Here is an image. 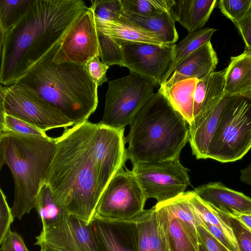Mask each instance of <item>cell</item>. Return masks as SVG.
<instances>
[{
  "label": "cell",
  "instance_id": "obj_1",
  "mask_svg": "<svg viewBox=\"0 0 251 251\" xmlns=\"http://www.w3.org/2000/svg\"><path fill=\"white\" fill-rule=\"evenodd\" d=\"M88 8L82 0H33L13 28L0 30V84H14L62 41Z\"/></svg>",
  "mask_w": 251,
  "mask_h": 251
},
{
  "label": "cell",
  "instance_id": "obj_2",
  "mask_svg": "<svg viewBox=\"0 0 251 251\" xmlns=\"http://www.w3.org/2000/svg\"><path fill=\"white\" fill-rule=\"evenodd\" d=\"M97 126L87 120L65 128L56 138L45 180L56 204L88 224L94 219L103 193L92 156Z\"/></svg>",
  "mask_w": 251,
  "mask_h": 251
},
{
  "label": "cell",
  "instance_id": "obj_3",
  "mask_svg": "<svg viewBox=\"0 0 251 251\" xmlns=\"http://www.w3.org/2000/svg\"><path fill=\"white\" fill-rule=\"evenodd\" d=\"M59 43L16 83L37 93L74 126L87 121L95 111L98 86L85 65L53 61Z\"/></svg>",
  "mask_w": 251,
  "mask_h": 251
},
{
  "label": "cell",
  "instance_id": "obj_4",
  "mask_svg": "<svg viewBox=\"0 0 251 251\" xmlns=\"http://www.w3.org/2000/svg\"><path fill=\"white\" fill-rule=\"evenodd\" d=\"M125 138L133 165L176 161L189 142V125L157 92L136 114Z\"/></svg>",
  "mask_w": 251,
  "mask_h": 251
},
{
  "label": "cell",
  "instance_id": "obj_5",
  "mask_svg": "<svg viewBox=\"0 0 251 251\" xmlns=\"http://www.w3.org/2000/svg\"><path fill=\"white\" fill-rule=\"evenodd\" d=\"M56 138L0 134V168L6 165L14 182L15 218L21 220L34 208L38 194L45 180L55 149Z\"/></svg>",
  "mask_w": 251,
  "mask_h": 251
},
{
  "label": "cell",
  "instance_id": "obj_6",
  "mask_svg": "<svg viewBox=\"0 0 251 251\" xmlns=\"http://www.w3.org/2000/svg\"><path fill=\"white\" fill-rule=\"evenodd\" d=\"M101 61L118 65L161 85L173 61L175 44L157 45L109 37L98 30Z\"/></svg>",
  "mask_w": 251,
  "mask_h": 251
},
{
  "label": "cell",
  "instance_id": "obj_7",
  "mask_svg": "<svg viewBox=\"0 0 251 251\" xmlns=\"http://www.w3.org/2000/svg\"><path fill=\"white\" fill-rule=\"evenodd\" d=\"M251 149V97L229 96L211 141L208 158L241 159Z\"/></svg>",
  "mask_w": 251,
  "mask_h": 251
},
{
  "label": "cell",
  "instance_id": "obj_8",
  "mask_svg": "<svg viewBox=\"0 0 251 251\" xmlns=\"http://www.w3.org/2000/svg\"><path fill=\"white\" fill-rule=\"evenodd\" d=\"M155 86L151 81L131 72L108 81L104 113L99 124L116 129L130 125L154 94Z\"/></svg>",
  "mask_w": 251,
  "mask_h": 251
},
{
  "label": "cell",
  "instance_id": "obj_9",
  "mask_svg": "<svg viewBox=\"0 0 251 251\" xmlns=\"http://www.w3.org/2000/svg\"><path fill=\"white\" fill-rule=\"evenodd\" d=\"M0 113L16 117L44 132L73 126L58 111L23 84L0 85Z\"/></svg>",
  "mask_w": 251,
  "mask_h": 251
},
{
  "label": "cell",
  "instance_id": "obj_10",
  "mask_svg": "<svg viewBox=\"0 0 251 251\" xmlns=\"http://www.w3.org/2000/svg\"><path fill=\"white\" fill-rule=\"evenodd\" d=\"M121 168L103 192L94 219L106 221L131 220L144 211L147 200L132 170Z\"/></svg>",
  "mask_w": 251,
  "mask_h": 251
},
{
  "label": "cell",
  "instance_id": "obj_11",
  "mask_svg": "<svg viewBox=\"0 0 251 251\" xmlns=\"http://www.w3.org/2000/svg\"><path fill=\"white\" fill-rule=\"evenodd\" d=\"M132 170L146 198L155 199L157 203L177 197L190 184L189 170L179 160L134 165Z\"/></svg>",
  "mask_w": 251,
  "mask_h": 251
},
{
  "label": "cell",
  "instance_id": "obj_12",
  "mask_svg": "<svg viewBox=\"0 0 251 251\" xmlns=\"http://www.w3.org/2000/svg\"><path fill=\"white\" fill-rule=\"evenodd\" d=\"M96 56L100 57L98 29L89 7L79 15L59 44L53 61L85 65Z\"/></svg>",
  "mask_w": 251,
  "mask_h": 251
},
{
  "label": "cell",
  "instance_id": "obj_13",
  "mask_svg": "<svg viewBox=\"0 0 251 251\" xmlns=\"http://www.w3.org/2000/svg\"><path fill=\"white\" fill-rule=\"evenodd\" d=\"M35 245L56 251H100L91 224L67 213L59 222L42 227Z\"/></svg>",
  "mask_w": 251,
  "mask_h": 251
},
{
  "label": "cell",
  "instance_id": "obj_14",
  "mask_svg": "<svg viewBox=\"0 0 251 251\" xmlns=\"http://www.w3.org/2000/svg\"><path fill=\"white\" fill-rule=\"evenodd\" d=\"M124 129L97 124L92 140V156L103 192L127 160Z\"/></svg>",
  "mask_w": 251,
  "mask_h": 251
},
{
  "label": "cell",
  "instance_id": "obj_15",
  "mask_svg": "<svg viewBox=\"0 0 251 251\" xmlns=\"http://www.w3.org/2000/svg\"><path fill=\"white\" fill-rule=\"evenodd\" d=\"M100 251H138V232L134 219L91 223Z\"/></svg>",
  "mask_w": 251,
  "mask_h": 251
},
{
  "label": "cell",
  "instance_id": "obj_16",
  "mask_svg": "<svg viewBox=\"0 0 251 251\" xmlns=\"http://www.w3.org/2000/svg\"><path fill=\"white\" fill-rule=\"evenodd\" d=\"M229 96L202 109L189 125V142L198 159H208L209 147Z\"/></svg>",
  "mask_w": 251,
  "mask_h": 251
},
{
  "label": "cell",
  "instance_id": "obj_17",
  "mask_svg": "<svg viewBox=\"0 0 251 251\" xmlns=\"http://www.w3.org/2000/svg\"><path fill=\"white\" fill-rule=\"evenodd\" d=\"M218 62L217 53L210 41L188 56L160 86L169 87L187 78L201 79L215 72Z\"/></svg>",
  "mask_w": 251,
  "mask_h": 251
},
{
  "label": "cell",
  "instance_id": "obj_18",
  "mask_svg": "<svg viewBox=\"0 0 251 251\" xmlns=\"http://www.w3.org/2000/svg\"><path fill=\"white\" fill-rule=\"evenodd\" d=\"M155 206L157 222L169 251H199L198 236L162 203Z\"/></svg>",
  "mask_w": 251,
  "mask_h": 251
},
{
  "label": "cell",
  "instance_id": "obj_19",
  "mask_svg": "<svg viewBox=\"0 0 251 251\" xmlns=\"http://www.w3.org/2000/svg\"><path fill=\"white\" fill-rule=\"evenodd\" d=\"M194 192L217 210L226 213L233 211L251 213V198L243 193L227 187L221 182H209Z\"/></svg>",
  "mask_w": 251,
  "mask_h": 251
},
{
  "label": "cell",
  "instance_id": "obj_20",
  "mask_svg": "<svg viewBox=\"0 0 251 251\" xmlns=\"http://www.w3.org/2000/svg\"><path fill=\"white\" fill-rule=\"evenodd\" d=\"M217 0H173L170 14L189 32L202 28L215 7Z\"/></svg>",
  "mask_w": 251,
  "mask_h": 251
},
{
  "label": "cell",
  "instance_id": "obj_21",
  "mask_svg": "<svg viewBox=\"0 0 251 251\" xmlns=\"http://www.w3.org/2000/svg\"><path fill=\"white\" fill-rule=\"evenodd\" d=\"M226 69L225 95L251 97V50L231 57Z\"/></svg>",
  "mask_w": 251,
  "mask_h": 251
},
{
  "label": "cell",
  "instance_id": "obj_22",
  "mask_svg": "<svg viewBox=\"0 0 251 251\" xmlns=\"http://www.w3.org/2000/svg\"><path fill=\"white\" fill-rule=\"evenodd\" d=\"M120 19L154 33L165 45L174 44L178 39L175 21L169 13L148 16L123 13Z\"/></svg>",
  "mask_w": 251,
  "mask_h": 251
},
{
  "label": "cell",
  "instance_id": "obj_23",
  "mask_svg": "<svg viewBox=\"0 0 251 251\" xmlns=\"http://www.w3.org/2000/svg\"><path fill=\"white\" fill-rule=\"evenodd\" d=\"M138 232V251H169L159 228L155 205L134 219Z\"/></svg>",
  "mask_w": 251,
  "mask_h": 251
},
{
  "label": "cell",
  "instance_id": "obj_24",
  "mask_svg": "<svg viewBox=\"0 0 251 251\" xmlns=\"http://www.w3.org/2000/svg\"><path fill=\"white\" fill-rule=\"evenodd\" d=\"M198 81L195 78L185 79L169 87L160 86L158 90L172 107L186 120L189 125L194 118V93Z\"/></svg>",
  "mask_w": 251,
  "mask_h": 251
},
{
  "label": "cell",
  "instance_id": "obj_25",
  "mask_svg": "<svg viewBox=\"0 0 251 251\" xmlns=\"http://www.w3.org/2000/svg\"><path fill=\"white\" fill-rule=\"evenodd\" d=\"M226 72V69L215 71L199 80L194 93V118L202 109L218 102L225 96Z\"/></svg>",
  "mask_w": 251,
  "mask_h": 251
},
{
  "label": "cell",
  "instance_id": "obj_26",
  "mask_svg": "<svg viewBox=\"0 0 251 251\" xmlns=\"http://www.w3.org/2000/svg\"><path fill=\"white\" fill-rule=\"evenodd\" d=\"M94 18L97 28L109 37L132 42L165 45L154 33L139 28L124 20L101 21Z\"/></svg>",
  "mask_w": 251,
  "mask_h": 251
},
{
  "label": "cell",
  "instance_id": "obj_27",
  "mask_svg": "<svg viewBox=\"0 0 251 251\" xmlns=\"http://www.w3.org/2000/svg\"><path fill=\"white\" fill-rule=\"evenodd\" d=\"M189 200L201 225L206 223L219 228L239 251L233 230L225 214L213 207L193 191H188Z\"/></svg>",
  "mask_w": 251,
  "mask_h": 251
},
{
  "label": "cell",
  "instance_id": "obj_28",
  "mask_svg": "<svg viewBox=\"0 0 251 251\" xmlns=\"http://www.w3.org/2000/svg\"><path fill=\"white\" fill-rule=\"evenodd\" d=\"M213 28L206 27L189 32L178 44H175L173 62L167 72L164 83L170 77L175 69L192 52L210 41L216 31Z\"/></svg>",
  "mask_w": 251,
  "mask_h": 251
},
{
  "label": "cell",
  "instance_id": "obj_29",
  "mask_svg": "<svg viewBox=\"0 0 251 251\" xmlns=\"http://www.w3.org/2000/svg\"><path fill=\"white\" fill-rule=\"evenodd\" d=\"M34 208L41 219L42 227L56 224L68 213L55 202L46 183L42 185L38 194Z\"/></svg>",
  "mask_w": 251,
  "mask_h": 251
},
{
  "label": "cell",
  "instance_id": "obj_30",
  "mask_svg": "<svg viewBox=\"0 0 251 251\" xmlns=\"http://www.w3.org/2000/svg\"><path fill=\"white\" fill-rule=\"evenodd\" d=\"M162 203L173 216L181 220L198 236L197 227L201 224L190 204L188 191Z\"/></svg>",
  "mask_w": 251,
  "mask_h": 251
},
{
  "label": "cell",
  "instance_id": "obj_31",
  "mask_svg": "<svg viewBox=\"0 0 251 251\" xmlns=\"http://www.w3.org/2000/svg\"><path fill=\"white\" fill-rule=\"evenodd\" d=\"M121 2L123 14L148 16L164 12L170 14L173 0H121Z\"/></svg>",
  "mask_w": 251,
  "mask_h": 251
},
{
  "label": "cell",
  "instance_id": "obj_32",
  "mask_svg": "<svg viewBox=\"0 0 251 251\" xmlns=\"http://www.w3.org/2000/svg\"><path fill=\"white\" fill-rule=\"evenodd\" d=\"M33 0H0V30L13 28L26 12Z\"/></svg>",
  "mask_w": 251,
  "mask_h": 251
},
{
  "label": "cell",
  "instance_id": "obj_33",
  "mask_svg": "<svg viewBox=\"0 0 251 251\" xmlns=\"http://www.w3.org/2000/svg\"><path fill=\"white\" fill-rule=\"evenodd\" d=\"M0 133H14L23 135L48 137L44 132L14 116L0 113Z\"/></svg>",
  "mask_w": 251,
  "mask_h": 251
},
{
  "label": "cell",
  "instance_id": "obj_34",
  "mask_svg": "<svg viewBox=\"0 0 251 251\" xmlns=\"http://www.w3.org/2000/svg\"><path fill=\"white\" fill-rule=\"evenodd\" d=\"M91 1L90 7L94 17L100 21H118L123 13L121 0H94Z\"/></svg>",
  "mask_w": 251,
  "mask_h": 251
},
{
  "label": "cell",
  "instance_id": "obj_35",
  "mask_svg": "<svg viewBox=\"0 0 251 251\" xmlns=\"http://www.w3.org/2000/svg\"><path fill=\"white\" fill-rule=\"evenodd\" d=\"M218 2L222 13L233 24L243 18L251 7V0H220Z\"/></svg>",
  "mask_w": 251,
  "mask_h": 251
},
{
  "label": "cell",
  "instance_id": "obj_36",
  "mask_svg": "<svg viewBox=\"0 0 251 251\" xmlns=\"http://www.w3.org/2000/svg\"><path fill=\"white\" fill-rule=\"evenodd\" d=\"M224 214L232 229L239 251H251V230L236 219Z\"/></svg>",
  "mask_w": 251,
  "mask_h": 251
},
{
  "label": "cell",
  "instance_id": "obj_37",
  "mask_svg": "<svg viewBox=\"0 0 251 251\" xmlns=\"http://www.w3.org/2000/svg\"><path fill=\"white\" fill-rule=\"evenodd\" d=\"M100 58L99 56L94 57L85 64L88 73L98 86L107 81L106 72L109 67L100 61Z\"/></svg>",
  "mask_w": 251,
  "mask_h": 251
},
{
  "label": "cell",
  "instance_id": "obj_38",
  "mask_svg": "<svg viewBox=\"0 0 251 251\" xmlns=\"http://www.w3.org/2000/svg\"><path fill=\"white\" fill-rule=\"evenodd\" d=\"M0 241L10 229V226L15 218L11 208L8 205L6 197L0 189Z\"/></svg>",
  "mask_w": 251,
  "mask_h": 251
},
{
  "label": "cell",
  "instance_id": "obj_39",
  "mask_svg": "<svg viewBox=\"0 0 251 251\" xmlns=\"http://www.w3.org/2000/svg\"><path fill=\"white\" fill-rule=\"evenodd\" d=\"M197 231L200 245L206 251H230L203 226L199 225Z\"/></svg>",
  "mask_w": 251,
  "mask_h": 251
},
{
  "label": "cell",
  "instance_id": "obj_40",
  "mask_svg": "<svg viewBox=\"0 0 251 251\" xmlns=\"http://www.w3.org/2000/svg\"><path fill=\"white\" fill-rule=\"evenodd\" d=\"M0 251H29L22 236L11 229L0 241Z\"/></svg>",
  "mask_w": 251,
  "mask_h": 251
},
{
  "label": "cell",
  "instance_id": "obj_41",
  "mask_svg": "<svg viewBox=\"0 0 251 251\" xmlns=\"http://www.w3.org/2000/svg\"><path fill=\"white\" fill-rule=\"evenodd\" d=\"M234 25L244 42L245 49L251 50V7L245 16Z\"/></svg>",
  "mask_w": 251,
  "mask_h": 251
},
{
  "label": "cell",
  "instance_id": "obj_42",
  "mask_svg": "<svg viewBox=\"0 0 251 251\" xmlns=\"http://www.w3.org/2000/svg\"><path fill=\"white\" fill-rule=\"evenodd\" d=\"M201 225L204 226L214 237L229 251H239L234 246L225 233L219 228L206 223H203Z\"/></svg>",
  "mask_w": 251,
  "mask_h": 251
},
{
  "label": "cell",
  "instance_id": "obj_43",
  "mask_svg": "<svg viewBox=\"0 0 251 251\" xmlns=\"http://www.w3.org/2000/svg\"><path fill=\"white\" fill-rule=\"evenodd\" d=\"M225 214L236 219L251 230V213H242L233 211L230 213Z\"/></svg>",
  "mask_w": 251,
  "mask_h": 251
},
{
  "label": "cell",
  "instance_id": "obj_44",
  "mask_svg": "<svg viewBox=\"0 0 251 251\" xmlns=\"http://www.w3.org/2000/svg\"><path fill=\"white\" fill-rule=\"evenodd\" d=\"M240 179L243 183L251 185V162L245 168L240 170Z\"/></svg>",
  "mask_w": 251,
  "mask_h": 251
},
{
  "label": "cell",
  "instance_id": "obj_45",
  "mask_svg": "<svg viewBox=\"0 0 251 251\" xmlns=\"http://www.w3.org/2000/svg\"><path fill=\"white\" fill-rule=\"evenodd\" d=\"M40 247V249L39 251H56L44 245L41 246Z\"/></svg>",
  "mask_w": 251,
  "mask_h": 251
},
{
  "label": "cell",
  "instance_id": "obj_46",
  "mask_svg": "<svg viewBox=\"0 0 251 251\" xmlns=\"http://www.w3.org/2000/svg\"><path fill=\"white\" fill-rule=\"evenodd\" d=\"M199 251H206V250L201 245H200Z\"/></svg>",
  "mask_w": 251,
  "mask_h": 251
}]
</instances>
